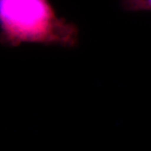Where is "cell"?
<instances>
[{
    "mask_svg": "<svg viewBox=\"0 0 151 151\" xmlns=\"http://www.w3.org/2000/svg\"><path fill=\"white\" fill-rule=\"evenodd\" d=\"M0 43L77 47L80 29L59 17L50 0H0Z\"/></svg>",
    "mask_w": 151,
    "mask_h": 151,
    "instance_id": "6da1fadb",
    "label": "cell"
},
{
    "mask_svg": "<svg viewBox=\"0 0 151 151\" xmlns=\"http://www.w3.org/2000/svg\"><path fill=\"white\" fill-rule=\"evenodd\" d=\"M120 6L127 12H151V0H120Z\"/></svg>",
    "mask_w": 151,
    "mask_h": 151,
    "instance_id": "7a4b0ae2",
    "label": "cell"
}]
</instances>
